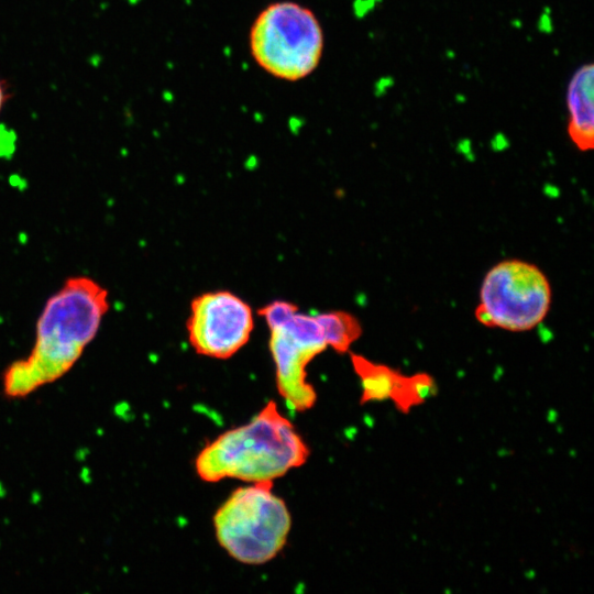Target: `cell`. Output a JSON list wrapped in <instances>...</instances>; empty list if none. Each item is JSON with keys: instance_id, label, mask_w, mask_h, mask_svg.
<instances>
[{"instance_id": "cell-1", "label": "cell", "mask_w": 594, "mask_h": 594, "mask_svg": "<svg viewBox=\"0 0 594 594\" xmlns=\"http://www.w3.org/2000/svg\"><path fill=\"white\" fill-rule=\"evenodd\" d=\"M109 308L108 290L99 282L67 278L41 311L30 354L6 369L4 395L25 397L68 373L97 336Z\"/></svg>"}, {"instance_id": "cell-2", "label": "cell", "mask_w": 594, "mask_h": 594, "mask_svg": "<svg viewBox=\"0 0 594 594\" xmlns=\"http://www.w3.org/2000/svg\"><path fill=\"white\" fill-rule=\"evenodd\" d=\"M308 455L309 449L294 426L270 402L249 424L226 431L206 446L195 468L206 482H273L302 465Z\"/></svg>"}, {"instance_id": "cell-3", "label": "cell", "mask_w": 594, "mask_h": 594, "mask_svg": "<svg viewBox=\"0 0 594 594\" xmlns=\"http://www.w3.org/2000/svg\"><path fill=\"white\" fill-rule=\"evenodd\" d=\"M324 35L309 8L289 0L264 7L253 20L249 48L255 63L271 76L298 81L320 64Z\"/></svg>"}, {"instance_id": "cell-4", "label": "cell", "mask_w": 594, "mask_h": 594, "mask_svg": "<svg viewBox=\"0 0 594 594\" xmlns=\"http://www.w3.org/2000/svg\"><path fill=\"white\" fill-rule=\"evenodd\" d=\"M272 481L234 491L213 517L219 544L239 562L263 564L277 556L292 526L284 501Z\"/></svg>"}, {"instance_id": "cell-5", "label": "cell", "mask_w": 594, "mask_h": 594, "mask_svg": "<svg viewBox=\"0 0 594 594\" xmlns=\"http://www.w3.org/2000/svg\"><path fill=\"white\" fill-rule=\"evenodd\" d=\"M552 304V287L535 263L507 258L485 273L474 317L486 328L526 332L538 327Z\"/></svg>"}, {"instance_id": "cell-6", "label": "cell", "mask_w": 594, "mask_h": 594, "mask_svg": "<svg viewBox=\"0 0 594 594\" xmlns=\"http://www.w3.org/2000/svg\"><path fill=\"white\" fill-rule=\"evenodd\" d=\"M260 314L271 330L270 351L280 396L292 410L310 409L317 394L306 381V366L328 348L317 315L300 312L285 300L270 302Z\"/></svg>"}, {"instance_id": "cell-7", "label": "cell", "mask_w": 594, "mask_h": 594, "mask_svg": "<svg viewBox=\"0 0 594 594\" xmlns=\"http://www.w3.org/2000/svg\"><path fill=\"white\" fill-rule=\"evenodd\" d=\"M253 312L246 301L227 290L209 292L191 302L188 340L201 355L228 359L250 339Z\"/></svg>"}, {"instance_id": "cell-8", "label": "cell", "mask_w": 594, "mask_h": 594, "mask_svg": "<svg viewBox=\"0 0 594 594\" xmlns=\"http://www.w3.org/2000/svg\"><path fill=\"white\" fill-rule=\"evenodd\" d=\"M568 134L581 152L594 146V65L584 64L571 77L566 89Z\"/></svg>"}, {"instance_id": "cell-9", "label": "cell", "mask_w": 594, "mask_h": 594, "mask_svg": "<svg viewBox=\"0 0 594 594\" xmlns=\"http://www.w3.org/2000/svg\"><path fill=\"white\" fill-rule=\"evenodd\" d=\"M351 363L361 387V404L391 400L405 374L386 364L351 353Z\"/></svg>"}, {"instance_id": "cell-10", "label": "cell", "mask_w": 594, "mask_h": 594, "mask_svg": "<svg viewBox=\"0 0 594 594\" xmlns=\"http://www.w3.org/2000/svg\"><path fill=\"white\" fill-rule=\"evenodd\" d=\"M328 346L345 353L361 337L362 326L358 318L346 311H329L317 315Z\"/></svg>"}, {"instance_id": "cell-11", "label": "cell", "mask_w": 594, "mask_h": 594, "mask_svg": "<svg viewBox=\"0 0 594 594\" xmlns=\"http://www.w3.org/2000/svg\"><path fill=\"white\" fill-rule=\"evenodd\" d=\"M437 392V383L430 374L404 375L391 400L397 410L407 414L435 397Z\"/></svg>"}, {"instance_id": "cell-12", "label": "cell", "mask_w": 594, "mask_h": 594, "mask_svg": "<svg viewBox=\"0 0 594 594\" xmlns=\"http://www.w3.org/2000/svg\"><path fill=\"white\" fill-rule=\"evenodd\" d=\"M9 90L4 80L0 77V116L8 101Z\"/></svg>"}]
</instances>
